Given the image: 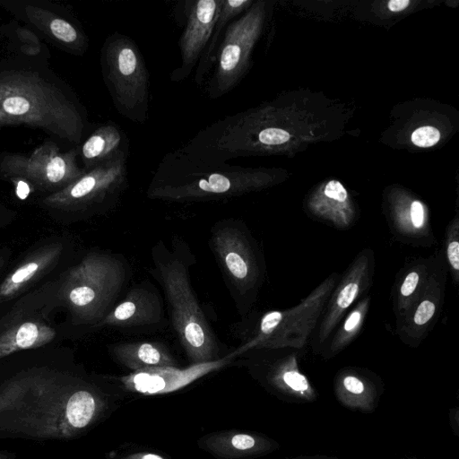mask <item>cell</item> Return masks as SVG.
I'll return each mask as SVG.
<instances>
[{"mask_svg": "<svg viewBox=\"0 0 459 459\" xmlns=\"http://www.w3.org/2000/svg\"><path fill=\"white\" fill-rule=\"evenodd\" d=\"M105 408L101 394L82 381L20 378L0 388V429L37 439L72 438Z\"/></svg>", "mask_w": 459, "mask_h": 459, "instance_id": "cell-1", "label": "cell"}, {"mask_svg": "<svg viewBox=\"0 0 459 459\" xmlns=\"http://www.w3.org/2000/svg\"><path fill=\"white\" fill-rule=\"evenodd\" d=\"M16 56L0 64V129L24 125L79 144L86 120L71 91L43 62Z\"/></svg>", "mask_w": 459, "mask_h": 459, "instance_id": "cell-2", "label": "cell"}, {"mask_svg": "<svg viewBox=\"0 0 459 459\" xmlns=\"http://www.w3.org/2000/svg\"><path fill=\"white\" fill-rule=\"evenodd\" d=\"M152 260L150 272L163 289L173 329L190 365L222 358L221 342L192 288L189 268L195 258L188 245L177 237L170 247L159 240L152 248Z\"/></svg>", "mask_w": 459, "mask_h": 459, "instance_id": "cell-3", "label": "cell"}, {"mask_svg": "<svg viewBox=\"0 0 459 459\" xmlns=\"http://www.w3.org/2000/svg\"><path fill=\"white\" fill-rule=\"evenodd\" d=\"M264 180L259 172L226 162L203 163L177 150L162 159L146 195L167 202L221 200L254 190Z\"/></svg>", "mask_w": 459, "mask_h": 459, "instance_id": "cell-4", "label": "cell"}, {"mask_svg": "<svg viewBox=\"0 0 459 459\" xmlns=\"http://www.w3.org/2000/svg\"><path fill=\"white\" fill-rule=\"evenodd\" d=\"M103 81L117 111L137 124L149 117V73L143 55L128 36L109 35L101 48Z\"/></svg>", "mask_w": 459, "mask_h": 459, "instance_id": "cell-5", "label": "cell"}, {"mask_svg": "<svg viewBox=\"0 0 459 459\" xmlns=\"http://www.w3.org/2000/svg\"><path fill=\"white\" fill-rule=\"evenodd\" d=\"M126 259L118 254L95 253L72 272L67 299L84 322L100 323L116 305L129 279Z\"/></svg>", "mask_w": 459, "mask_h": 459, "instance_id": "cell-6", "label": "cell"}, {"mask_svg": "<svg viewBox=\"0 0 459 459\" xmlns=\"http://www.w3.org/2000/svg\"><path fill=\"white\" fill-rule=\"evenodd\" d=\"M78 156L77 147L61 152L56 143L47 142L28 156L13 153L1 156L0 174L22 178L43 188L63 189L86 172L78 166Z\"/></svg>", "mask_w": 459, "mask_h": 459, "instance_id": "cell-7", "label": "cell"}, {"mask_svg": "<svg viewBox=\"0 0 459 459\" xmlns=\"http://www.w3.org/2000/svg\"><path fill=\"white\" fill-rule=\"evenodd\" d=\"M210 246L231 297L240 309L256 276L255 256L244 226L233 219L215 223L211 230Z\"/></svg>", "mask_w": 459, "mask_h": 459, "instance_id": "cell-8", "label": "cell"}, {"mask_svg": "<svg viewBox=\"0 0 459 459\" xmlns=\"http://www.w3.org/2000/svg\"><path fill=\"white\" fill-rule=\"evenodd\" d=\"M260 11L251 8L227 26L220 45L207 94L218 99L233 90L247 67L249 54L260 28Z\"/></svg>", "mask_w": 459, "mask_h": 459, "instance_id": "cell-9", "label": "cell"}, {"mask_svg": "<svg viewBox=\"0 0 459 459\" xmlns=\"http://www.w3.org/2000/svg\"><path fill=\"white\" fill-rule=\"evenodd\" d=\"M128 149L89 170L47 198V202L72 207H90L116 201L127 185Z\"/></svg>", "mask_w": 459, "mask_h": 459, "instance_id": "cell-10", "label": "cell"}, {"mask_svg": "<svg viewBox=\"0 0 459 459\" xmlns=\"http://www.w3.org/2000/svg\"><path fill=\"white\" fill-rule=\"evenodd\" d=\"M233 361L234 359L229 353L217 360L193 364L185 368L157 367L132 371L121 377L119 381L127 391L133 393L145 395L165 394L184 388Z\"/></svg>", "mask_w": 459, "mask_h": 459, "instance_id": "cell-11", "label": "cell"}, {"mask_svg": "<svg viewBox=\"0 0 459 459\" xmlns=\"http://www.w3.org/2000/svg\"><path fill=\"white\" fill-rule=\"evenodd\" d=\"M186 22L180 37L181 63L170 74L172 82L186 80L197 65L212 33L222 0H198L189 3Z\"/></svg>", "mask_w": 459, "mask_h": 459, "instance_id": "cell-12", "label": "cell"}, {"mask_svg": "<svg viewBox=\"0 0 459 459\" xmlns=\"http://www.w3.org/2000/svg\"><path fill=\"white\" fill-rule=\"evenodd\" d=\"M165 321L162 298L149 281L132 287L98 324L117 329L154 327Z\"/></svg>", "mask_w": 459, "mask_h": 459, "instance_id": "cell-13", "label": "cell"}, {"mask_svg": "<svg viewBox=\"0 0 459 459\" xmlns=\"http://www.w3.org/2000/svg\"><path fill=\"white\" fill-rule=\"evenodd\" d=\"M115 359L124 367L137 371L157 367H178L168 347L157 341L117 342L110 348Z\"/></svg>", "mask_w": 459, "mask_h": 459, "instance_id": "cell-14", "label": "cell"}, {"mask_svg": "<svg viewBox=\"0 0 459 459\" xmlns=\"http://www.w3.org/2000/svg\"><path fill=\"white\" fill-rule=\"evenodd\" d=\"M126 138L114 124H106L96 130L82 143L79 156L83 169L89 170L106 162L127 149Z\"/></svg>", "mask_w": 459, "mask_h": 459, "instance_id": "cell-15", "label": "cell"}, {"mask_svg": "<svg viewBox=\"0 0 459 459\" xmlns=\"http://www.w3.org/2000/svg\"><path fill=\"white\" fill-rule=\"evenodd\" d=\"M25 13L31 22L43 28L47 34L65 45L74 53L82 54L87 49L88 42L85 35L65 18L30 4L25 6Z\"/></svg>", "mask_w": 459, "mask_h": 459, "instance_id": "cell-16", "label": "cell"}, {"mask_svg": "<svg viewBox=\"0 0 459 459\" xmlns=\"http://www.w3.org/2000/svg\"><path fill=\"white\" fill-rule=\"evenodd\" d=\"M251 3L250 0H222L221 11L212 33L197 63L195 74V82L197 85L200 86L203 83L209 71L214 66L218 50L227 26L238 14L248 7Z\"/></svg>", "mask_w": 459, "mask_h": 459, "instance_id": "cell-17", "label": "cell"}, {"mask_svg": "<svg viewBox=\"0 0 459 459\" xmlns=\"http://www.w3.org/2000/svg\"><path fill=\"white\" fill-rule=\"evenodd\" d=\"M204 446L218 458L238 459L255 453L261 445L253 435L231 430L205 437Z\"/></svg>", "mask_w": 459, "mask_h": 459, "instance_id": "cell-18", "label": "cell"}, {"mask_svg": "<svg viewBox=\"0 0 459 459\" xmlns=\"http://www.w3.org/2000/svg\"><path fill=\"white\" fill-rule=\"evenodd\" d=\"M52 328L35 322H25L0 336V358L21 350L39 347L53 339Z\"/></svg>", "mask_w": 459, "mask_h": 459, "instance_id": "cell-19", "label": "cell"}, {"mask_svg": "<svg viewBox=\"0 0 459 459\" xmlns=\"http://www.w3.org/2000/svg\"><path fill=\"white\" fill-rule=\"evenodd\" d=\"M48 259L39 258L28 262L16 269L7 277L0 287V296L8 297L16 292L22 285L28 282L39 272Z\"/></svg>", "mask_w": 459, "mask_h": 459, "instance_id": "cell-20", "label": "cell"}, {"mask_svg": "<svg viewBox=\"0 0 459 459\" xmlns=\"http://www.w3.org/2000/svg\"><path fill=\"white\" fill-rule=\"evenodd\" d=\"M413 144L419 147H430L440 139V132L434 126H425L415 129L411 136Z\"/></svg>", "mask_w": 459, "mask_h": 459, "instance_id": "cell-21", "label": "cell"}, {"mask_svg": "<svg viewBox=\"0 0 459 459\" xmlns=\"http://www.w3.org/2000/svg\"><path fill=\"white\" fill-rule=\"evenodd\" d=\"M359 286L356 282H350L342 288L337 299V305L340 308L349 307L357 296Z\"/></svg>", "mask_w": 459, "mask_h": 459, "instance_id": "cell-22", "label": "cell"}, {"mask_svg": "<svg viewBox=\"0 0 459 459\" xmlns=\"http://www.w3.org/2000/svg\"><path fill=\"white\" fill-rule=\"evenodd\" d=\"M435 304L429 300L422 301L414 315V322L416 325H424L430 320L435 313Z\"/></svg>", "mask_w": 459, "mask_h": 459, "instance_id": "cell-23", "label": "cell"}, {"mask_svg": "<svg viewBox=\"0 0 459 459\" xmlns=\"http://www.w3.org/2000/svg\"><path fill=\"white\" fill-rule=\"evenodd\" d=\"M282 379L287 385L296 391H305L308 387L306 377L296 371L285 372Z\"/></svg>", "mask_w": 459, "mask_h": 459, "instance_id": "cell-24", "label": "cell"}, {"mask_svg": "<svg viewBox=\"0 0 459 459\" xmlns=\"http://www.w3.org/2000/svg\"><path fill=\"white\" fill-rule=\"evenodd\" d=\"M325 195L335 201L344 202L347 199V191L337 180L329 181L325 187Z\"/></svg>", "mask_w": 459, "mask_h": 459, "instance_id": "cell-25", "label": "cell"}, {"mask_svg": "<svg viewBox=\"0 0 459 459\" xmlns=\"http://www.w3.org/2000/svg\"><path fill=\"white\" fill-rule=\"evenodd\" d=\"M411 221L414 228H420L424 222V208L420 202L413 201L410 209Z\"/></svg>", "mask_w": 459, "mask_h": 459, "instance_id": "cell-26", "label": "cell"}, {"mask_svg": "<svg viewBox=\"0 0 459 459\" xmlns=\"http://www.w3.org/2000/svg\"><path fill=\"white\" fill-rule=\"evenodd\" d=\"M419 281V274L416 272L410 273L401 286V294L404 297L410 296L415 290Z\"/></svg>", "mask_w": 459, "mask_h": 459, "instance_id": "cell-27", "label": "cell"}, {"mask_svg": "<svg viewBox=\"0 0 459 459\" xmlns=\"http://www.w3.org/2000/svg\"><path fill=\"white\" fill-rule=\"evenodd\" d=\"M447 257L451 266L457 271L459 269V244L457 240L449 243Z\"/></svg>", "mask_w": 459, "mask_h": 459, "instance_id": "cell-28", "label": "cell"}, {"mask_svg": "<svg viewBox=\"0 0 459 459\" xmlns=\"http://www.w3.org/2000/svg\"><path fill=\"white\" fill-rule=\"evenodd\" d=\"M345 388L351 393L359 394L364 391V385L362 382L355 377L348 376L343 380Z\"/></svg>", "mask_w": 459, "mask_h": 459, "instance_id": "cell-29", "label": "cell"}, {"mask_svg": "<svg viewBox=\"0 0 459 459\" xmlns=\"http://www.w3.org/2000/svg\"><path fill=\"white\" fill-rule=\"evenodd\" d=\"M11 179L16 180L15 194L18 198L21 200L26 199L30 193V185L22 178H14Z\"/></svg>", "mask_w": 459, "mask_h": 459, "instance_id": "cell-30", "label": "cell"}, {"mask_svg": "<svg viewBox=\"0 0 459 459\" xmlns=\"http://www.w3.org/2000/svg\"><path fill=\"white\" fill-rule=\"evenodd\" d=\"M361 314L359 310L352 312L346 319L343 328L345 331L350 332L353 330L360 321Z\"/></svg>", "mask_w": 459, "mask_h": 459, "instance_id": "cell-31", "label": "cell"}, {"mask_svg": "<svg viewBox=\"0 0 459 459\" xmlns=\"http://www.w3.org/2000/svg\"><path fill=\"white\" fill-rule=\"evenodd\" d=\"M122 459H168L162 455L154 454V453H149V452H138V453H133L130 454Z\"/></svg>", "mask_w": 459, "mask_h": 459, "instance_id": "cell-32", "label": "cell"}, {"mask_svg": "<svg viewBox=\"0 0 459 459\" xmlns=\"http://www.w3.org/2000/svg\"><path fill=\"white\" fill-rule=\"evenodd\" d=\"M410 3V0H392L388 2V8L392 12H400L404 10Z\"/></svg>", "mask_w": 459, "mask_h": 459, "instance_id": "cell-33", "label": "cell"}, {"mask_svg": "<svg viewBox=\"0 0 459 459\" xmlns=\"http://www.w3.org/2000/svg\"><path fill=\"white\" fill-rule=\"evenodd\" d=\"M0 459H8V454L0 451Z\"/></svg>", "mask_w": 459, "mask_h": 459, "instance_id": "cell-34", "label": "cell"}]
</instances>
